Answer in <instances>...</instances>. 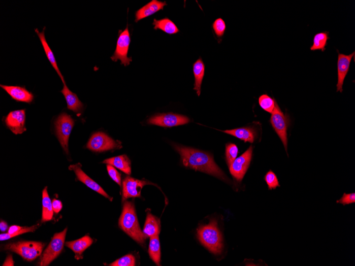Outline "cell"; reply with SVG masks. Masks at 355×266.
<instances>
[{
  "label": "cell",
  "mask_w": 355,
  "mask_h": 266,
  "mask_svg": "<svg viewBox=\"0 0 355 266\" xmlns=\"http://www.w3.org/2000/svg\"><path fill=\"white\" fill-rule=\"evenodd\" d=\"M153 25L154 29L163 30L167 34L173 35L179 32V30L173 21L167 18L160 20L154 19Z\"/></svg>",
  "instance_id": "484cf974"
},
{
  "label": "cell",
  "mask_w": 355,
  "mask_h": 266,
  "mask_svg": "<svg viewBox=\"0 0 355 266\" xmlns=\"http://www.w3.org/2000/svg\"><path fill=\"white\" fill-rule=\"evenodd\" d=\"M221 131L233 136L239 140L243 141L245 143H253L256 137L255 130L250 127H243V128L224 131L221 130Z\"/></svg>",
  "instance_id": "7402d4cb"
},
{
  "label": "cell",
  "mask_w": 355,
  "mask_h": 266,
  "mask_svg": "<svg viewBox=\"0 0 355 266\" xmlns=\"http://www.w3.org/2000/svg\"><path fill=\"white\" fill-rule=\"evenodd\" d=\"M167 5V4L166 2L153 0V1L149 3L136 11L135 22H137L143 19L156 13L159 10H164V7Z\"/></svg>",
  "instance_id": "e0dca14e"
},
{
  "label": "cell",
  "mask_w": 355,
  "mask_h": 266,
  "mask_svg": "<svg viewBox=\"0 0 355 266\" xmlns=\"http://www.w3.org/2000/svg\"><path fill=\"white\" fill-rule=\"evenodd\" d=\"M103 163L116 168L128 175H131V161L127 155H123L108 158L103 161Z\"/></svg>",
  "instance_id": "ffe728a7"
},
{
  "label": "cell",
  "mask_w": 355,
  "mask_h": 266,
  "mask_svg": "<svg viewBox=\"0 0 355 266\" xmlns=\"http://www.w3.org/2000/svg\"><path fill=\"white\" fill-rule=\"evenodd\" d=\"M14 263L13 261V257L11 256H8L3 265H14Z\"/></svg>",
  "instance_id": "f35d334b"
},
{
  "label": "cell",
  "mask_w": 355,
  "mask_h": 266,
  "mask_svg": "<svg viewBox=\"0 0 355 266\" xmlns=\"http://www.w3.org/2000/svg\"><path fill=\"white\" fill-rule=\"evenodd\" d=\"M93 240L88 236L75 241L66 242V246L72 250L76 254L77 259L82 258L84 251L93 244Z\"/></svg>",
  "instance_id": "d6986e66"
},
{
  "label": "cell",
  "mask_w": 355,
  "mask_h": 266,
  "mask_svg": "<svg viewBox=\"0 0 355 266\" xmlns=\"http://www.w3.org/2000/svg\"><path fill=\"white\" fill-rule=\"evenodd\" d=\"M337 203L342 204L343 206L354 203L355 193H352L347 194L346 193H343V195L342 196L340 200L337 201Z\"/></svg>",
  "instance_id": "d590c367"
},
{
  "label": "cell",
  "mask_w": 355,
  "mask_h": 266,
  "mask_svg": "<svg viewBox=\"0 0 355 266\" xmlns=\"http://www.w3.org/2000/svg\"><path fill=\"white\" fill-rule=\"evenodd\" d=\"M161 230L159 219L150 213H148L144 225L143 233L147 237L158 236Z\"/></svg>",
  "instance_id": "603a6c76"
},
{
  "label": "cell",
  "mask_w": 355,
  "mask_h": 266,
  "mask_svg": "<svg viewBox=\"0 0 355 266\" xmlns=\"http://www.w3.org/2000/svg\"><path fill=\"white\" fill-rule=\"evenodd\" d=\"M205 64L201 57L193 64V73L195 77L193 89L197 91L199 96L201 95V86L205 75Z\"/></svg>",
  "instance_id": "cb8c5ba5"
},
{
  "label": "cell",
  "mask_w": 355,
  "mask_h": 266,
  "mask_svg": "<svg viewBox=\"0 0 355 266\" xmlns=\"http://www.w3.org/2000/svg\"><path fill=\"white\" fill-rule=\"evenodd\" d=\"M213 29L217 37L222 38L224 34L226 25L224 21L221 18L216 19L212 25Z\"/></svg>",
  "instance_id": "836d02e7"
},
{
  "label": "cell",
  "mask_w": 355,
  "mask_h": 266,
  "mask_svg": "<svg viewBox=\"0 0 355 266\" xmlns=\"http://www.w3.org/2000/svg\"><path fill=\"white\" fill-rule=\"evenodd\" d=\"M61 92L65 97L68 110L75 113H80L83 111V104L79 99L77 95L68 88L66 84H63V87Z\"/></svg>",
  "instance_id": "ac0fdd59"
},
{
  "label": "cell",
  "mask_w": 355,
  "mask_h": 266,
  "mask_svg": "<svg viewBox=\"0 0 355 266\" xmlns=\"http://www.w3.org/2000/svg\"><path fill=\"white\" fill-rule=\"evenodd\" d=\"M148 253L152 260L157 265H160V261H161V248H160L158 236L150 238Z\"/></svg>",
  "instance_id": "4316f807"
},
{
  "label": "cell",
  "mask_w": 355,
  "mask_h": 266,
  "mask_svg": "<svg viewBox=\"0 0 355 266\" xmlns=\"http://www.w3.org/2000/svg\"><path fill=\"white\" fill-rule=\"evenodd\" d=\"M173 146L180 155L182 164L185 167L207 173L226 181L227 177L224 173L216 164L213 156L209 153L175 144Z\"/></svg>",
  "instance_id": "6da1fadb"
},
{
  "label": "cell",
  "mask_w": 355,
  "mask_h": 266,
  "mask_svg": "<svg viewBox=\"0 0 355 266\" xmlns=\"http://www.w3.org/2000/svg\"><path fill=\"white\" fill-rule=\"evenodd\" d=\"M43 212L42 222H48L51 221L53 216V209L52 202L49 195L47 187H45L43 191Z\"/></svg>",
  "instance_id": "d4e9b609"
},
{
  "label": "cell",
  "mask_w": 355,
  "mask_h": 266,
  "mask_svg": "<svg viewBox=\"0 0 355 266\" xmlns=\"http://www.w3.org/2000/svg\"><path fill=\"white\" fill-rule=\"evenodd\" d=\"M86 147L91 151L103 152L122 147L121 144L112 140L108 135L102 132H97L90 138Z\"/></svg>",
  "instance_id": "9c48e42d"
},
{
  "label": "cell",
  "mask_w": 355,
  "mask_h": 266,
  "mask_svg": "<svg viewBox=\"0 0 355 266\" xmlns=\"http://www.w3.org/2000/svg\"><path fill=\"white\" fill-rule=\"evenodd\" d=\"M136 264V260L132 254H127L116 261L110 264V266H134Z\"/></svg>",
  "instance_id": "4dcf8cb0"
},
{
  "label": "cell",
  "mask_w": 355,
  "mask_h": 266,
  "mask_svg": "<svg viewBox=\"0 0 355 266\" xmlns=\"http://www.w3.org/2000/svg\"><path fill=\"white\" fill-rule=\"evenodd\" d=\"M354 52L350 55L338 52V58L337 62L338 69V83L337 85V91L342 92L343 91V85L345 79L349 72L350 65L352 59L354 56Z\"/></svg>",
  "instance_id": "5bb4252c"
},
{
  "label": "cell",
  "mask_w": 355,
  "mask_h": 266,
  "mask_svg": "<svg viewBox=\"0 0 355 266\" xmlns=\"http://www.w3.org/2000/svg\"><path fill=\"white\" fill-rule=\"evenodd\" d=\"M238 154V148L234 144L228 143L225 146V158L229 168L231 167Z\"/></svg>",
  "instance_id": "f1b7e54d"
},
{
  "label": "cell",
  "mask_w": 355,
  "mask_h": 266,
  "mask_svg": "<svg viewBox=\"0 0 355 266\" xmlns=\"http://www.w3.org/2000/svg\"><path fill=\"white\" fill-rule=\"evenodd\" d=\"M275 101L274 98H272L269 95L264 94L261 95L259 99V103L260 107L265 111L272 113L275 107Z\"/></svg>",
  "instance_id": "f546056e"
},
{
  "label": "cell",
  "mask_w": 355,
  "mask_h": 266,
  "mask_svg": "<svg viewBox=\"0 0 355 266\" xmlns=\"http://www.w3.org/2000/svg\"><path fill=\"white\" fill-rule=\"evenodd\" d=\"M81 168L82 166L81 164L78 163L76 165H71L70 167H69V169L74 171L78 179L80 181H81L84 183L88 188L94 190L101 195H104L106 198L112 201V198H111V196H110L96 182L86 175L82 170Z\"/></svg>",
  "instance_id": "9a60e30c"
},
{
  "label": "cell",
  "mask_w": 355,
  "mask_h": 266,
  "mask_svg": "<svg viewBox=\"0 0 355 266\" xmlns=\"http://www.w3.org/2000/svg\"><path fill=\"white\" fill-rule=\"evenodd\" d=\"M107 170L111 179L118 183L120 186H121V176L120 173L111 165H107Z\"/></svg>",
  "instance_id": "e575fe53"
},
{
  "label": "cell",
  "mask_w": 355,
  "mask_h": 266,
  "mask_svg": "<svg viewBox=\"0 0 355 266\" xmlns=\"http://www.w3.org/2000/svg\"><path fill=\"white\" fill-rule=\"evenodd\" d=\"M67 229L66 228L62 232L54 235L49 246L43 254L40 265H48L61 253L63 249Z\"/></svg>",
  "instance_id": "52a82bcc"
},
{
  "label": "cell",
  "mask_w": 355,
  "mask_h": 266,
  "mask_svg": "<svg viewBox=\"0 0 355 266\" xmlns=\"http://www.w3.org/2000/svg\"><path fill=\"white\" fill-rule=\"evenodd\" d=\"M198 237L201 244L212 253H221L223 247L222 236L215 220L200 226L198 230Z\"/></svg>",
  "instance_id": "3957f363"
},
{
  "label": "cell",
  "mask_w": 355,
  "mask_h": 266,
  "mask_svg": "<svg viewBox=\"0 0 355 266\" xmlns=\"http://www.w3.org/2000/svg\"><path fill=\"white\" fill-rule=\"evenodd\" d=\"M328 31L320 32L315 35L313 39V44L311 46V51L320 50L322 52L326 51L328 41L330 39Z\"/></svg>",
  "instance_id": "83f0119b"
},
{
  "label": "cell",
  "mask_w": 355,
  "mask_h": 266,
  "mask_svg": "<svg viewBox=\"0 0 355 266\" xmlns=\"http://www.w3.org/2000/svg\"><path fill=\"white\" fill-rule=\"evenodd\" d=\"M75 124V121L70 115L61 113L55 122L56 134L67 154H68V142Z\"/></svg>",
  "instance_id": "8992f818"
},
{
  "label": "cell",
  "mask_w": 355,
  "mask_h": 266,
  "mask_svg": "<svg viewBox=\"0 0 355 266\" xmlns=\"http://www.w3.org/2000/svg\"><path fill=\"white\" fill-rule=\"evenodd\" d=\"M185 115L173 113L158 114L149 119L147 123L163 127H173L184 125L190 122Z\"/></svg>",
  "instance_id": "30bf717a"
},
{
  "label": "cell",
  "mask_w": 355,
  "mask_h": 266,
  "mask_svg": "<svg viewBox=\"0 0 355 266\" xmlns=\"http://www.w3.org/2000/svg\"><path fill=\"white\" fill-rule=\"evenodd\" d=\"M265 179L269 190L276 189L277 187H280L277 176L271 170L267 173Z\"/></svg>",
  "instance_id": "1f68e13d"
},
{
  "label": "cell",
  "mask_w": 355,
  "mask_h": 266,
  "mask_svg": "<svg viewBox=\"0 0 355 266\" xmlns=\"http://www.w3.org/2000/svg\"><path fill=\"white\" fill-rule=\"evenodd\" d=\"M120 32L117 46L111 59L114 62L121 61V64L128 66L132 61V57H128V52L131 42V36L128 26L123 31Z\"/></svg>",
  "instance_id": "ba28073f"
},
{
  "label": "cell",
  "mask_w": 355,
  "mask_h": 266,
  "mask_svg": "<svg viewBox=\"0 0 355 266\" xmlns=\"http://www.w3.org/2000/svg\"><path fill=\"white\" fill-rule=\"evenodd\" d=\"M270 122L280 138L285 151L287 152V129L289 124V117L287 113L284 114L281 111L276 101H275V107L271 113Z\"/></svg>",
  "instance_id": "5b68a950"
},
{
  "label": "cell",
  "mask_w": 355,
  "mask_h": 266,
  "mask_svg": "<svg viewBox=\"0 0 355 266\" xmlns=\"http://www.w3.org/2000/svg\"><path fill=\"white\" fill-rule=\"evenodd\" d=\"M23 227L17 225L11 226L8 229V234L13 235L19 232Z\"/></svg>",
  "instance_id": "74e56055"
},
{
  "label": "cell",
  "mask_w": 355,
  "mask_h": 266,
  "mask_svg": "<svg viewBox=\"0 0 355 266\" xmlns=\"http://www.w3.org/2000/svg\"><path fill=\"white\" fill-rule=\"evenodd\" d=\"M8 224L6 222H1V223H0V230L2 231V232H5L8 229Z\"/></svg>",
  "instance_id": "ab89813d"
},
{
  "label": "cell",
  "mask_w": 355,
  "mask_h": 266,
  "mask_svg": "<svg viewBox=\"0 0 355 266\" xmlns=\"http://www.w3.org/2000/svg\"><path fill=\"white\" fill-rule=\"evenodd\" d=\"M119 227L133 239L144 245L147 237L142 232L133 203L125 202L119 221Z\"/></svg>",
  "instance_id": "7a4b0ae2"
},
{
  "label": "cell",
  "mask_w": 355,
  "mask_h": 266,
  "mask_svg": "<svg viewBox=\"0 0 355 266\" xmlns=\"http://www.w3.org/2000/svg\"><path fill=\"white\" fill-rule=\"evenodd\" d=\"M25 121V110L11 111L5 119L7 126L15 135L22 134L26 131Z\"/></svg>",
  "instance_id": "4fadbf2b"
},
{
  "label": "cell",
  "mask_w": 355,
  "mask_h": 266,
  "mask_svg": "<svg viewBox=\"0 0 355 266\" xmlns=\"http://www.w3.org/2000/svg\"><path fill=\"white\" fill-rule=\"evenodd\" d=\"M39 225L33 226L31 227H24L21 230L19 231L18 232L11 235L9 234H4L0 235V240L5 241L11 238L18 236L20 235L28 233V232H35V230L38 227Z\"/></svg>",
  "instance_id": "d6a6232c"
},
{
  "label": "cell",
  "mask_w": 355,
  "mask_h": 266,
  "mask_svg": "<svg viewBox=\"0 0 355 266\" xmlns=\"http://www.w3.org/2000/svg\"><path fill=\"white\" fill-rule=\"evenodd\" d=\"M45 28H44L42 32H40L38 29H36V32L37 33L38 36H39L46 55H47L49 61L51 63L53 68L54 69V70H55L56 73H58V75L61 78L63 84H66L64 78L59 70V68L58 66V64H57L53 53L51 50L47 40H46L44 31Z\"/></svg>",
  "instance_id": "44dd1931"
},
{
  "label": "cell",
  "mask_w": 355,
  "mask_h": 266,
  "mask_svg": "<svg viewBox=\"0 0 355 266\" xmlns=\"http://www.w3.org/2000/svg\"><path fill=\"white\" fill-rule=\"evenodd\" d=\"M151 182L135 179L131 177H126L122 183V201L125 202L130 198L140 197L141 191L146 185Z\"/></svg>",
  "instance_id": "7c38bea8"
},
{
  "label": "cell",
  "mask_w": 355,
  "mask_h": 266,
  "mask_svg": "<svg viewBox=\"0 0 355 266\" xmlns=\"http://www.w3.org/2000/svg\"><path fill=\"white\" fill-rule=\"evenodd\" d=\"M44 246L42 242L20 241L7 245L5 249L12 251L24 259L31 261L41 255Z\"/></svg>",
  "instance_id": "277c9868"
},
{
  "label": "cell",
  "mask_w": 355,
  "mask_h": 266,
  "mask_svg": "<svg viewBox=\"0 0 355 266\" xmlns=\"http://www.w3.org/2000/svg\"><path fill=\"white\" fill-rule=\"evenodd\" d=\"M253 155V147L251 146L246 151L234 161L230 168L231 175L238 181H241L249 167Z\"/></svg>",
  "instance_id": "8fae6325"
},
{
  "label": "cell",
  "mask_w": 355,
  "mask_h": 266,
  "mask_svg": "<svg viewBox=\"0 0 355 266\" xmlns=\"http://www.w3.org/2000/svg\"><path fill=\"white\" fill-rule=\"evenodd\" d=\"M7 93L14 99L18 102L31 103L34 99V95L25 87L0 85Z\"/></svg>",
  "instance_id": "2e32d148"
},
{
  "label": "cell",
  "mask_w": 355,
  "mask_h": 266,
  "mask_svg": "<svg viewBox=\"0 0 355 266\" xmlns=\"http://www.w3.org/2000/svg\"><path fill=\"white\" fill-rule=\"evenodd\" d=\"M52 206L53 211L57 214L59 213L61 210L62 204L60 201L54 200L52 202Z\"/></svg>",
  "instance_id": "8d00e7d4"
}]
</instances>
